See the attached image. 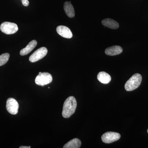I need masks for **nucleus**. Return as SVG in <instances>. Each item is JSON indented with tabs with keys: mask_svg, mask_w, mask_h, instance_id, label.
Listing matches in <instances>:
<instances>
[{
	"mask_svg": "<svg viewBox=\"0 0 148 148\" xmlns=\"http://www.w3.org/2000/svg\"><path fill=\"white\" fill-rule=\"evenodd\" d=\"M77 103L75 98L70 96L66 99L63 106L62 114L65 118H69L75 112Z\"/></svg>",
	"mask_w": 148,
	"mask_h": 148,
	"instance_id": "nucleus-1",
	"label": "nucleus"
},
{
	"mask_svg": "<svg viewBox=\"0 0 148 148\" xmlns=\"http://www.w3.org/2000/svg\"><path fill=\"white\" fill-rule=\"evenodd\" d=\"M142 81V77L140 74H134L125 84V88L127 91L135 90L140 86Z\"/></svg>",
	"mask_w": 148,
	"mask_h": 148,
	"instance_id": "nucleus-2",
	"label": "nucleus"
},
{
	"mask_svg": "<svg viewBox=\"0 0 148 148\" xmlns=\"http://www.w3.org/2000/svg\"><path fill=\"white\" fill-rule=\"evenodd\" d=\"M52 79L53 78L52 76L50 74L44 72L39 74L36 77L35 83L38 85L44 86L52 82Z\"/></svg>",
	"mask_w": 148,
	"mask_h": 148,
	"instance_id": "nucleus-3",
	"label": "nucleus"
},
{
	"mask_svg": "<svg viewBox=\"0 0 148 148\" xmlns=\"http://www.w3.org/2000/svg\"><path fill=\"white\" fill-rule=\"evenodd\" d=\"M0 29L6 34H13L18 31V27L16 24L10 22H4L1 24Z\"/></svg>",
	"mask_w": 148,
	"mask_h": 148,
	"instance_id": "nucleus-4",
	"label": "nucleus"
},
{
	"mask_svg": "<svg viewBox=\"0 0 148 148\" xmlns=\"http://www.w3.org/2000/svg\"><path fill=\"white\" fill-rule=\"evenodd\" d=\"M48 50L45 47H42L37 49L31 55L29 58V61L34 63L43 58L47 54Z\"/></svg>",
	"mask_w": 148,
	"mask_h": 148,
	"instance_id": "nucleus-5",
	"label": "nucleus"
},
{
	"mask_svg": "<svg viewBox=\"0 0 148 148\" xmlns=\"http://www.w3.org/2000/svg\"><path fill=\"white\" fill-rule=\"evenodd\" d=\"M120 138V134L117 132H108L102 135L101 139L103 143L110 144L118 141Z\"/></svg>",
	"mask_w": 148,
	"mask_h": 148,
	"instance_id": "nucleus-6",
	"label": "nucleus"
},
{
	"mask_svg": "<svg viewBox=\"0 0 148 148\" xmlns=\"http://www.w3.org/2000/svg\"><path fill=\"white\" fill-rule=\"evenodd\" d=\"M6 108L9 113L15 115L18 113L19 105L14 98H9L7 101Z\"/></svg>",
	"mask_w": 148,
	"mask_h": 148,
	"instance_id": "nucleus-7",
	"label": "nucleus"
},
{
	"mask_svg": "<svg viewBox=\"0 0 148 148\" xmlns=\"http://www.w3.org/2000/svg\"><path fill=\"white\" fill-rule=\"evenodd\" d=\"M57 33L62 37L70 39L73 37V34L69 28L66 26H59L56 28Z\"/></svg>",
	"mask_w": 148,
	"mask_h": 148,
	"instance_id": "nucleus-8",
	"label": "nucleus"
},
{
	"mask_svg": "<svg viewBox=\"0 0 148 148\" xmlns=\"http://www.w3.org/2000/svg\"><path fill=\"white\" fill-rule=\"evenodd\" d=\"M123 51V49L119 46H113L106 49L105 53L109 56H115L121 53Z\"/></svg>",
	"mask_w": 148,
	"mask_h": 148,
	"instance_id": "nucleus-9",
	"label": "nucleus"
},
{
	"mask_svg": "<svg viewBox=\"0 0 148 148\" xmlns=\"http://www.w3.org/2000/svg\"><path fill=\"white\" fill-rule=\"evenodd\" d=\"M37 42L36 40H33L28 44L26 47L21 49L20 52V54L21 56L27 55L31 52L34 48L36 46Z\"/></svg>",
	"mask_w": 148,
	"mask_h": 148,
	"instance_id": "nucleus-10",
	"label": "nucleus"
},
{
	"mask_svg": "<svg viewBox=\"0 0 148 148\" xmlns=\"http://www.w3.org/2000/svg\"><path fill=\"white\" fill-rule=\"evenodd\" d=\"M102 24L111 29H116L119 27V24L116 21L111 18H106L102 21Z\"/></svg>",
	"mask_w": 148,
	"mask_h": 148,
	"instance_id": "nucleus-11",
	"label": "nucleus"
},
{
	"mask_svg": "<svg viewBox=\"0 0 148 148\" xmlns=\"http://www.w3.org/2000/svg\"><path fill=\"white\" fill-rule=\"evenodd\" d=\"M97 78L100 82L103 84H108L111 80L110 75L105 72H100L97 76Z\"/></svg>",
	"mask_w": 148,
	"mask_h": 148,
	"instance_id": "nucleus-12",
	"label": "nucleus"
},
{
	"mask_svg": "<svg viewBox=\"0 0 148 148\" xmlns=\"http://www.w3.org/2000/svg\"><path fill=\"white\" fill-rule=\"evenodd\" d=\"M64 10L65 13L70 18H73L75 15L73 7L70 2H66L64 4Z\"/></svg>",
	"mask_w": 148,
	"mask_h": 148,
	"instance_id": "nucleus-13",
	"label": "nucleus"
},
{
	"mask_svg": "<svg viewBox=\"0 0 148 148\" xmlns=\"http://www.w3.org/2000/svg\"><path fill=\"white\" fill-rule=\"evenodd\" d=\"M81 142L79 139L75 138L69 141L64 145V148H79L81 145Z\"/></svg>",
	"mask_w": 148,
	"mask_h": 148,
	"instance_id": "nucleus-14",
	"label": "nucleus"
},
{
	"mask_svg": "<svg viewBox=\"0 0 148 148\" xmlns=\"http://www.w3.org/2000/svg\"><path fill=\"white\" fill-rule=\"evenodd\" d=\"M10 58L8 53H4L0 56V66H2L6 64Z\"/></svg>",
	"mask_w": 148,
	"mask_h": 148,
	"instance_id": "nucleus-15",
	"label": "nucleus"
},
{
	"mask_svg": "<svg viewBox=\"0 0 148 148\" xmlns=\"http://www.w3.org/2000/svg\"><path fill=\"white\" fill-rule=\"evenodd\" d=\"M22 4L24 6H28L29 5V1L28 0H21Z\"/></svg>",
	"mask_w": 148,
	"mask_h": 148,
	"instance_id": "nucleus-16",
	"label": "nucleus"
},
{
	"mask_svg": "<svg viewBox=\"0 0 148 148\" xmlns=\"http://www.w3.org/2000/svg\"><path fill=\"white\" fill-rule=\"evenodd\" d=\"M20 148H31V147H27V146H21V147H19Z\"/></svg>",
	"mask_w": 148,
	"mask_h": 148,
	"instance_id": "nucleus-17",
	"label": "nucleus"
},
{
	"mask_svg": "<svg viewBox=\"0 0 148 148\" xmlns=\"http://www.w3.org/2000/svg\"><path fill=\"white\" fill-rule=\"evenodd\" d=\"M41 72H40V73H39V74L41 73Z\"/></svg>",
	"mask_w": 148,
	"mask_h": 148,
	"instance_id": "nucleus-18",
	"label": "nucleus"
},
{
	"mask_svg": "<svg viewBox=\"0 0 148 148\" xmlns=\"http://www.w3.org/2000/svg\"><path fill=\"white\" fill-rule=\"evenodd\" d=\"M147 132H148V130H147Z\"/></svg>",
	"mask_w": 148,
	"mask_h": 148,
	"instance_id": "nucleus-19",
	"label": "nucleus"
}]
</instances>
